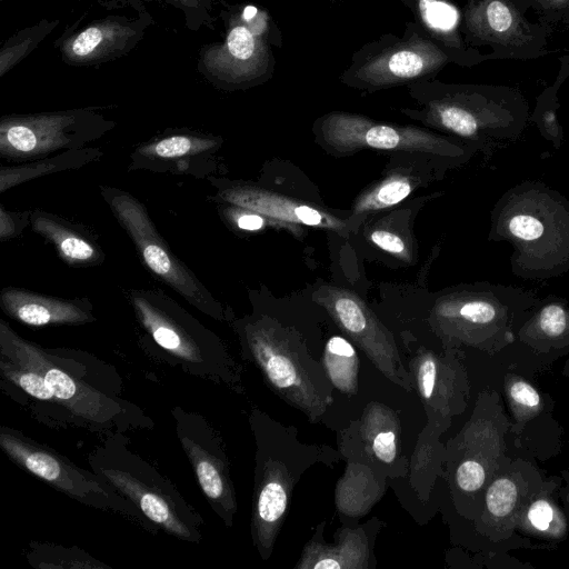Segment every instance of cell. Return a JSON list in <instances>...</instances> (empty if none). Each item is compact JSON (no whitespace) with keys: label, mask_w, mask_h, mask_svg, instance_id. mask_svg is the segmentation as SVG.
I'll return each instance as SVG.
<instances>
[{"label":"cell","mask_w":569,"mask_h":569,"mask_svg":"<svg viewBox=\"0 0 569 569\" xmlns=\"http://www.w3.org/2000/svg\"><path fill=\"white\" fill-rule=\"evenodd\" d=\"M103 156L99 147H83L80 149L67 150L54 156L21 162L0 168V192L33 179L58 173L67 170H74L98 161Z\"/></svg>","instance_id":"cell-17"},{"label":"cell","mask_w":569,"mask_h":569,"mask_svg":"<svg viewBox=\"0 0 569 569\" xmlns=\"http://www.w3.org/2000/svg\"><path fill=\"white\" fill-rule=\"evenodd\" d=\"M0 307L10 318L33 327L83 325L96 319L87 297L60 298L12 286L0 291Z\"/></svg>","instance_id":"cell-13"},{"label":"cell","mask_w":569,"mask_h":569,"mask_svg":"<svg viewBox=\"0 0 569 569\" xmlns=\"http://www.w3.org/2000/svg\"><path fill=\"white\" fill-rule=\"evenodd\" d=\"M113 127V121L90 109L2 117L0 156L17 163L41 159L87 147Z\"/></svg>","instance_id":"cell-3"},{"label":"cell","mask_w":569,"mask_h":569,"mask_svg":"<svg viewBox=\"0 0 569 569\" xmlns=\"http://www.w3.org/2000/svg\"><path fill=\"white\" fill-rule=\"evenodd\" d=\"M46 28L47 27L44 26L42 28L38 27L33 31L29 30V34H27V37H19L17 42L12 43V46L1 52V74H3L12 64L16 63L17 60L36 46L34 43L46 34Z\"/></svg>","instance_id":"cell-26"},{"label":"cell","mask_w":569,"mask_h":569,"mask_svg":"<svg viewBox=\"0 0 569 569\" xmlns=\"http://www.w3.org/2000/svg\"><path fill=\"white\" fill-rule=\"evenodd\" d=\"M370 240L382 250L392 254L407 258L408 251L403 240L396 233L387 230L371 232Z\"/></svg>","instance_id":"cell-34"},{"label":"cell","mask_w":569,"mask_h":569,"mask_svg":"<svg viewBox=\"0 0 569 569\" xmlns=\"http://www.w3.org/2000/svg\"><path fill=\"white\" fill-rule=\"evenodd\" d=\"M508 229L512 236L525 241L536 240L543 233L542 223L537 218L527 214L512 217Z\"/></svg>","instance_id":"cell-28"},{"label":"cell","mask_w":569,"mask_h":569,"mask_svg":"<svg viewBox=\"0 0 569 569\" xmlns=\"http://www.w3.org/2000/svg\"><path fill=\"white\" fill-rule=\"evenodd\" d=\"M224 204L222 214L230 220L237 228L241 230H259L264 226V217L251 210L237 207L233 204Z\"/></svg>","instance_id":"cell-27"},{"label":"cell","mask_w":569,"mask_h":569,"mask_svg":"<svg viewBox=\"0 0 569 569\" xmlns=\"http://www.w3.org/2000/svg\"><path fill=\"white\" fill-rule=\"evenodd\" d=\"M221 137L190 129L166 130L137 146L130 153L128 172L184 174L198 179L212 176Z\"/></svg>","instance_id":"cell-5"},{"label":"cell","mask_w":569,"mask_h":569,"mask_svg":"<svg viewBox=\"0 0 569 569\" xmlns=\"http://www.w3.org/2000/svg\"><path fill=\"white\" fill-rule=\"evenodd\" d=\"M459 313L470 322L488 323L496 317V309L487 301L473 300L462 305Z\"/></svg>","instance_id":"cell-32"},{"label":"cell","mask_w":569,"mask_h":569,"mask_svg":"<svg viewBox=\"0 0 569 569\" xmlns=\"http://www.w3.org/2000/svg\"><path fill=\"white\" fill-rule=\"evenodd\" d=\"M567 323L566 312L558 305L545 307L540 313V327L548 336H559Z\"/></svg>","instance_id":"cell-31"},{"label":"cell","mask_w":569,"mask_h":569,"mask_svg":"<svg viewBox=\"0 0 569 569\" xmlns=\"http://www.w3.org/2000/svg\"><path fill=\"white\" fill-rule=\"evenodd\" d=\"M184 443L188 447L201 489L210 500L223 503L228 488L220 468L211 457L189 440L184 441Z\"/></svg>","instance_id":"cell-21"},{"label":"cell","mask_w":569,"mask_h":569,"mask_svg":"<svg viewBox=\"0 0 569 569\" xmlns=\"http://www.w3.org/2000/svg\"><path fill=\"white\" fill-rule=\"evenodd\" d=\"M30 228L49 241L60 259L70 267H96L106 259L102 248L89 231L56 213L32 210Z\"/></svg>","instance_id":"cell-14"},{"label":"cell","mask_w":569,"mask_h":569,"mask_svg":"<svg viewBox=\"0 0 569 569\" xmlns=\"http://www.w3.org/2000/svg\"><path fill=\"white\" fill-rule=\"evenodd\" d=\"M456 478L462 490L473 491L482 486L485 481V470L477 461L468 460L459 466Z\"/></svg>","instance_id":"cell-30"},{"label":"cell","mask_w":569,"mask_h":569,"mask_svg":"<svg viewBox=\"0 0 569 569\" xmlns=\"http://www.w3.org/2000/svg\"><path fill=\"white\" fill-rule=\"evenodd\" d=\"M415 17V22L432 39L457 54L463 67L492 60L477 48L468 47L461 32V13L450 0H401Z\"/></svg>","instance_id":"cell-15"},{"label":"cell","mask_w":569,"mask_h":569,"mask_svg":"<svg viewBox=\"0 0 569 569\" xmlns=\"http://www.w3.org/2000/svg\"><path fill=\"white\" fill-rule=\"evenodd\" d=\"M243 330L254 359L272 387L311 417L321 415L327 406L326 396L286 342L260 322H249Z\"/></svg>","instance_id":"cell-7"},{"label":"cell","mask_w":569,"mask_h":569,"mask_svg":"<svg viewBox=\"0 0 569 569\" xmlns=\"http://www.w3.org/2000/svg\"><path fill=\"white\" fill-rule=\"evenodd\" d=\"M376 457L391 463L397 455V437L393 430H380L368 437Z\"/></svg>","instance_id":"cell-29"},{"label":"cell","mask_w":569,"mask_h":569,"mask_svg":"<svg viewBox=\"0 0 569 569\" xmlns=\"http://www.w3.org/2000/svg\"><path fill=\"white\" fill-rule=\"evenodd\" d=\"M207 180L216 188L213 201L241 207L263 217L291 223L342 229L343 223L313 207L299 204L266 190L210 176Z\"/></svg>","instance_id":"cell-12"},{"label":"cell","mask_w":569,"mask_h":569,"mask_svg":"<svg viewBox=\"0 0 569 569\" xmlns=\"http://www.w3.org/2000/svg\"><path fill=\"white\" fill-rule=\"evenodd\" d=\"M518 6L525 11L527 8H529L535 0H515Z\"/></svg>","instance_id":"cell-37"},{"label":"cell","mask_w":569,"mask_h":569,"mask_svg":"<svg viewBox=\"0 0 569 569\" xmlns=\"http://www.w3.org/2000/svg\"><path fill=\"white\" fill-rule=\"evenodd\" d=\"M0 345L1 353L8 356L9 360L39 372L49 383L57 400L78 415L98 419L100 395L77 382L50 362L43 350L19 337L3 320L0 321Z\"/></svg>","instance_id":"cell-11"},{"label":"cell","mask_w":569,"mask_h":569,"mask_svg":"<svg viewBox=\"0 0 569 569\" xmlns=\"http://www.w3.org/2000/svg\"><path fill=\"white\" fill-rule=\"evenodd\" d=\"M271 21L266 12L247 6L233 20L226 43L218 53V67L232 82L260 80L272 74Z\"/></svg>","instance_id":"cell-9"},{"label":"cell","mask_w":569,"mask_h":569,"mask_svg":"<svg viewBox=\"0 0 569 569\" xmlns=\"http://www.w3.org/2000/svg\"><path fill=\"white\" fill-rule=\"evenodd\" d=\"M104 475L130 497L153 522L162 526L176 536L188 538L189 529L177 517L171 506L160 495L133 480L129 475L119 471H104Z\"/></svg>","instance_id":"cell-18"},{"label":"cell","mask_w":569,"mask_h":569,"mask_svg":"<svg viewBox=\"0 0 569 569\" xmlns=\"http://www.w3.org/2000/svg\"><path fill=\"white\" fill-rule=\"evenodd\" d=\"M460 29L468 47H490L491 59L517 60L546 54L551 31L529 21L515 0H467Z\"/></svg>","instance_id":"cell-4"},{"label":"cell","mask_w":569,"mask_h":569,"mask_svg":"<svg viewBox=\"0 0 569 569\" xmlns=\"http://www.w3.org/2000/svg\"><path fill=\"white\" fill-rule=\"evenodd\" d=\"M100 194L132 241L143 266L156 278L207 316L223 319V308L159 233L148 209L129 191L100 186Z\"/></svg>","instance_id":"cell-2"},{"label":"cell","mask_w":569,"mask_h":569,"mask_svg":"<svg viewBox=\"0 0 569 569\" xmlns=\"http://www.w3.org/2000/svg\"><path fill=\"white\" fill-rule=\"evenodd\" d=\"M320 131L328 144L341 151L372 148L439 152L442 147V140L422 129L378 123L347 112H332L323 117Z\"/></svg>","instance_id":"cell-8"},{"label":"cell","mask_w":569,"mask_h":569,"mask_svg":"<svg viewBox=\"0 0 569 569\" xmlns=\"http://www.w3.org/2000/svg\"><path fill=\"white\" fill-rule=\"evenodd\" d=\"M552 516V508L545 500L536 501L528 512L529 520L539 530H546L549 527Z\"/></svg>","instance_id":"cell-36"},{"label":"cell","mask_w":569,"mask_h":569,"mask_svg":"<svg viewBox=\"0 0 569 569\" xmlns=\"http://www.w3.org/2000/svg\"><path fill=\"white\" fill-rule=\"evenodd\" d=\"M32 210L12 211L0 204V240L9 241L19 237L30 226Z\"/></svg>","instance_id":"cell-25"},{"label":"cell","mask_w":569,"mask_h":569,"mask_svg":"<svg viewBox=\"0 0 569 569\" xmlns=\"http://www.w3.org/2000/svg\"><path fill=\"white\" fill-rule=\"evenodd\" d=\"M323 363L336 388L346 393L356 392L359 359L349 341L339 336L331 337L325 348Z\"/></svg>","instance_id":"cell-20"},{"label":"cell","mask_w":569,"mask_h":569,"mask_svg":"<svg viewBox=\"0 0 569 569\" xmlns=\"http://www.w3.org/2000/svg\"><path fill=\"white\" fill-rule=\"evenodd\" d=\"M510 395L515 401L527 407H536L540 397L536 389L525 381H516L510 387Z\"/></svg>","instance_id":"cell-35"},{"label":"cell","mask_w":569,"mask_h":569,"mask_svg":"<svg viewBox=\"0 0 569 569\" xmlns=\"http://www.w3.org/2000/svg\"><path fill=\"white\" fill-rule=\"evenodd\" d=\"M412 190L410 180L403 176H391L366 193L356 204V212L380 210L395 206Z\"/></svg>","instance_id":"cell-22"},{"label":"cell","mask_w":569,"mask_h":569,"mask_svg":"<svg viewBox=\"0 0 569 569\" xmlns=\"http://www.w3.org/2000/svg\"><path fill=\"white\" fill-rule=\"evenodd\" d=\"M288 487L279 470H270L262 480L254 507V525L263 545H270L288 506Z\"/></svg>","instance_id":"cell-19"},{"label":"cell","mask_w":569,"mask_h":569,"mask_svg":"<svg viewBox=\"0 0 569 569\" xmlns=\"http://www.w3.org/2000/svg\"><path fill=\"white\" fill-rule=\"evenodd\" d=\"M517 488L509 479L496 480L487 492L488 510L498 517L507 516L513 509Z\"/></svg>","instance_id":"cell-24"},{"label":"cell","mask_w":569,"mask_h":569,"mask_svg":"<svg viewBox=\"0 0 569 569\" xmlns=\"http://www.w3.org/2000/svg\"><path fill=\"white\" fill-rule=\"evenodd\" d=\"M127 297L141 326L162 349L187 361L202 360L209 332L176 300L158 288L130 289Z\"/></svg>","instance_id":"cell-6"},{"label":"cell","mask_w":569,"mask_h":569,"mask_svg":"<svg viewBox=\"0 0 569 569\" xmlns=\"http://www.w3.org/2000/svg\"><path fill=\"white\" fill-rule=\"evenodd\" d=\"M321 299L336 322L363 349L380 371L392 381L406 386L395 341L370 309L358 297L337 288H325Z\"/></svg>","instance_id":"cell-10"},{"label":"cell","mask_w":569,"mask_h":569,"mask_svg":"<svg viewBox=\"0 0 569 569\" xmlns=\"http://www.w3.org/2000/svg\"><path fill=\"white\" fill-rule=\"evenodd\" d=\"M0 443L14 461L56 487L79 496L91 489V483L53 455L38 449L12 435L1 433Z\"/></svg>","instance_id":"cell-16"},{"label":"cell","mask_w":569,"mask_h":569,"mask_svg":"<svg viewBox=\"0 0 569 569\" xmlns=\"http://www.w3.org/2000/svg\"><path fill=\"white\" fill-rule=\"evenodd\" d=\"M0 368L3 376L30 396L40 400H57L49 383L39 372L11 360L6 362L4 359L1 360Z\"/></svg>","instance_id":"cell-23"},{"label":"cell","mask_w":569,"mask_h":569,"mask_svg":"<svg viewBox=\"0 0 569 569\" xmlns=\"http://www.w3.org/2000/svg\"><path fill=\"white\" fill-rule=\"evenodd\" d=\"M436 362L430 356H426L421 359L417 371L418 387L423 399L428 400L431 398L436 385Z\"/></svg>","instance_id":"cell-33"},{"label":"cell","mask_w":569,"mask_h":569,"mask_svg":"<svg viewBox=\"0 0 569 569\" xmlns=\"http://www.w3.org/2000/svg\"><path fill=\"white\" fill-rule=\"evenodd\" d=\"M450 63L463 67L457 54L409 21L402 36L383 34L357 50L340 80L373 91L431 79Z\"/></svg>","instance_id":"cell-1"}]
</instances>
